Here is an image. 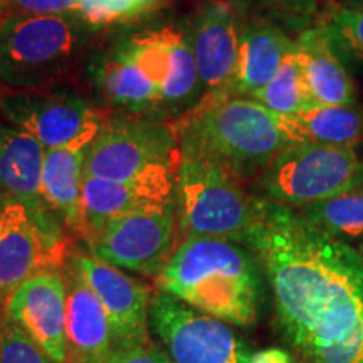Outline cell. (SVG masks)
<instances>
[{"label":"cell","instance_id":"1","mask_svg":"<svg viewBox=\"0 0 363 363\" xmlns=\"http://www.w3.org/2000/svg\"><path fill=\"white\" fill-rule=\"evenodd\" d=\"M247 247L259 257L276 320L303 363H363V259L296 208L257 197Z\"/></svg>","mask_w":363,"mask_h":363},{"label":"cell","instance_id":"2","mask_svg":"<svg viewBox=\"0 0 363 363\" xmlns=\"http://www.w3.org/2000/svg\"><path fill=\"white\" fill-rule=\"evenodd\" d=\"M264 276L259 257L242 244L189 238L158 276V288L227 325L252 326L261 315Z\"/></svg>","mask_w":363,"mask_h":363},{"label":"cell","instance_id":"3","mask_svg":"<svg viewBox=\"0 0 363 363\" xmlns=\"http://www.w3.org/2000/svg\"><path fill=\"white\" fill-rule=\"evenodd\" d=\"M184 155L217 163L238 179L259 177L293 145L278 115L246 96L201 101L175 125Z\"/></svg>","mask_w":363,"mask_h":363},{"label":"cell","instance_id":"4","mask_svg":"<svg viewBox=\"0 0 363 363\" xmlns=\"http://www.w3.org/2000/svg\"><path fill=\"white\" fill-rule=\"evenodd\" d=\"M175 211L180 238L233 240L247 247L257 224V197L207 158L184 155L177 172Z\"/></svg>","mask_w":363,"mask_h":363},{"label":"cell","instance_id":"5","mask_svg":"<svg viewBox=\"0 0 363 363\" xmlns=\"http://www.w3.org/2000/svg\"><path fill=\"white\" fill-rule=\"evenodd\" d=\"M89 27L76 16L12 13L0 27V84L33 91L65 72Z\"/></svg>","mask_w":363,"mask_h":363},{"label":"cell","instance_id":"6","mask_svg":"<svg viewBox=\"0 0 363 363\" xmlns=\"http://www.w3.org/2000/svg\"><path fill=\"white\" fill-rule=\"evenodd\" d=\"M363 184L357 148L293 143L256 179L259 199L291 208L325 202Z\"/></svg>","mask_w":363,"mask_h":363},{"label":"cell","instance_id":"7","mask_svg":"<svg viewBox=\"0 0 363 363\" xmlns=\"http://www.w3.org/2000/svg\"><path fill=\"white\" fill-rule=\"evenodd\" d=\"M180 162L175 125L111 120L84 150V175L113 182L177 180Z\"/></svg>","mask_w":363,"mask_h":363},{"label":"cell","instance_id":"8","mask_svg":"<svg viewBox=\"0 0 363 363\" xmlns=\"http://www.w3.org/2000/svg\"><path fill=\"white\" fill-rule=\"evenodd\" d=\"M150 333L174 363H249L252 353L224 321L163 291L153 294Z\"/></svg>","mask_w":363,"mask_h":363},{"label":"cell","instance_id":"9","mask_svg":"<svg viewBox=\"0 0 363 363\" xmlns=\"http://www.w3.org/2000/svg\"><path fill=\"white\" fill-rule=\"evenodd\" d=\"M175 202L118 217L89 239L91 256L118 269L160 276L180 242Z\"/></svg>","mask_w":363,"mask_h":363},{"label":"cell","instance_id":"10","mask_svg":"<svg viewBox=\"0 0 363 363\" xmlns=\"http://www.w3.org/2000/svg\"><path fill=\"white\" fill-rule=\"evenodd\" d=\"M0 118L45 150H86L104 125L94 108L71 93L12 91L0 98Z\"/></svg>","mask_w":363,"mask_h":363},{"label":"cell","instance_id":"11","mask_svg":"<svg viewBox=\"0 0 363 363\" xmlns=\"http://www.w3.org/2000/svg\"><path fill=\"white\" fill-rule=\"evenodd\" d=\"M86 284L93 289L106 311L116 350L152 343L150 308L153 293L123 271L98 261L91 254H71Z\"/></svg>","mask_w":363,"mask_h":363},{"label":"cell","instance_id":"12","mask_svg":"<svg viewBox=\"0 0 363 363\" xmlns=\"http://www.w3.org/2000/svg\"><path fill=\"white\" fill-rule=\"evenodd\" d=\"M6 214L0 238V301L33 276L67 261L65 240L54 235L45 217H34L19 202H7Z\"/></svg>","mask_w":363,"mask_h":363},{"label":"cell","instance_id":"13","mask_svg":"<svg viewBox=\"0 0 363 363\" xmlns=\"http://www.w3.org/2000/svg\"><path fill=\"white\" fill-rule=\"evenodd\" d=\"M162 91L163 104L194 110L202 99V86L190 35L174 27L150 30L121 45Z\"/></svg>","mask_w":363,"mask_h":363},{"label":"cell","instance_id":"14","mask_svg":"<svg viewBox=\"0 0 363 363\" xmlns=\"http://www.w3.org/2000/svg\"><path fill=\"white\" fill-rule=\"evenodd\" d=\"M244 21L230 0H212L202 7L190 33L202 86L201 101L227 98L238 66Z\"/></svg>","mask_w":363,"mask_h":363},{"label":"cell","instance_id":"15","mask_svg":"<svg viewBox=\"0 0 363 363\" xmlns=\"http://www.w3.org/2000/svg\"><path fill=\"white\" fill-rule=\"evenodd\" d=\"M67 289L62 271L33 276L4 301V315L57 362L66 363Z\"/></svg>","mask_w":363,"mask_h":363},{"label":"cell","instance_id":"16","mask_svg":"<svg viewBox=\"0 0 363 363\" xmlns=\"http://www.w3.org/2000/svg\"><path fill=\"white\" fill-rule=\"evenodd\" d=\"M67 289L66 363H110L116 352L106 311L71 256L62 266Z\"/></svg>","mask_w":363,"mask_h":363},{"label":"cell","instance_id":"17","mask_svg":"<svg viewBox=\"0 0 363 363\" xmlns=\"http://www.w3.org/2000/svg\"><path fill=\"white\" fill-rule=\"evenodd\" d=\"M177 180L113 182L84 175L83 203L88 240L111 220L133 212L155 211L175 202Z\"/></svg>","mask_w":363,"mask_h":363},{"label":"cell","instance_id":"18","mask_svg":"<svg viewBox=\"0 0 363 363\" xmlns=\"http://www.w3.org/2000/svg\"><path fill=\"white\" fill-rule=\"evenodd\" d=\"M294 52L316 106L358 104V91L352 71L333 49L321 22L298 34L294 39Z\"/></svg>","mask_w":363,"mask_h":363},{"label":"cell","instance_id":"19","mask_svg":"<svg viewBox=\"0 0 363 363\" xmlns=\"http://www.w3.org/2000/svg\"><path fill=\"white\" fill-rule=\"evenodd\" d=\"M293 45L294 39L276 22L264 17L244 21L238 66L227 96L252 98L274 78Z\"/></svg>","mask_w":363,"mask_h":363},{"label":"cell","instance_id":"20","mask_svg":"<svg viewBox=\"0 0 363 363\" xmlns=\"http://www.w3.org/2000/svg\"><path fill=\"white\" fill-rule=\"evenodd\" d=\"M45 148L24 131L0 121V197L19 202L30 214H44L40 192Z\"/></svg>","mask_w":363,"mask_h":363},{"label":"cell","instance_id":"21","mask_svg":"<svg viewBox=\"0 0 363 363\" xmlns=\"http://www.w3.org/2000/svg\"><path fill=\"white\" fill-rule=\"evenodd\" d=\"M84 150H45L40 192L45 206L56 211L66 225L88 240V225L83 203Z\"/></svg>","mask_w":363,"mask_h":363},{"label":"cell","instance_id":"22","mask_svg":"<svg viewBox=\"0 0 363 363\" xmlns=\"http://www.w3.org/2000/svg\"><path fill=\"white\" fill-rule=\"evenodd\" d=\"M281 130L291 143H318L357 148L363 143V104L316 106L291 116H279Z\"/></svg>","mask_w":363,"mask_h":363},{"label":"cell","instance_id":"23","mask_svg":"<svg viewBox=\"0 0 363 363\" xmlns=\"http://www.w3.org/2000/svg\"><path fill=\"white\" fill-rule=\"evenodd\" d=\"M99 91L108 101L135 113H145L163 104L162 91L123 48L99 62Z\"/></svg>","mask_w":363,"mask_h":363},{"label":"cell","instance_id":"24","mask_svg":"<svg viewBox=\"0 0 363 363\" xmlns=\"http://www.w3.org/2000/svg\"><path fill=\"white\" fill-rule=\"evenodd\" d=\"M311 224L343 242L363 244V184L330 199L296 208Z\"/></svg>","mask_w":363,"mask_h":363},{"label":"cell","instance_id":"25","mask_svg":"<svg viewBox=\"0 0 363 363\" xmlns=\"http://www.w3.org/2000/svg\"><path fill=\"white\" fill-rule=\"evenodd\" d=\"M252 99L279 116H291L298 113L313 110L316 103L308 91L303 78L301 66L293 49L286 54L283 65L276 76L261 91L254 94Z\"/></svg>","mask_w":363,"mask_h":363},{"label":"cell","instance_id":"26","mask_svg":"<svg viewBox=\"0 0 363 363\" xmlns=\"http://www.w3.org/2000/svg\"><path fill=\"white\" fill-rule=\"evenodd\" d=\"M335 51L348 69L363 72V0L333 9L321 22Z\"/></svg>","mask_w":363,"mask_h":363},{"label":"cell","instance_id":"27","mask_svg":"<svg viewBox=\"0 0 363 363\" xmlns=\"http://www.w3.org/2000/svg\"><path fill=\"white\" fill-rule=\"evenodd\" d=\"M239 9H256L281 27H291L301 33L313 26L320 16L325 0H230Z\"/></svg>","mask_w":363,"mask_h":363},{"label":"cell","instance_id":"28","mask_svg":"<svg viewBox=\"0 0 363 363\" xmlns=\"http://www.w3.org/2000/svg\"><path fill=\"white\" fill-rule=\"evenodd\" d=\"M0 363H61L11 318L0 316Z\"/></svg>","mask_w":363,"mask_h":363},{"label":"cell","instance_id":"29","mask_svg":"<svg viewBox=\"0 0 363 363\" xmlns=\"http://www.w3.org/2000/svg\"><path fill=\"white\" fill-rule=\"evenodd\" d=\"M147 0H79L76 17L89 29L128 21L147 11Z\"/></svg>","mask_w":363,"mask_h":363},{"label":"cell","instance_id":"30","mask_svg":"<svg viewBox=\"0 0 363 363\" xmlns=\"http://www.w3.org/2000/svg\"><path fill=\"white\" fill-rule=\"evenodd\" d=\"M12 13L29 16H76L79 0H4Z\"/></svg>","mask_w":363,"mask_h":363},{"label":"cell","instance_id":"31","mask_svg":"<svg viewBox=\"0 0 363 363\" xmlns=\"http://www.w3.org/2000/svg\"><path fill=\"white\" fill-rule=\"evenodd\" d=\"M110 363H174L155 343L135 348H123L113 353Z\"/></svg>","mask_w":363,"mask_h":363},{"label":"cell","instance_id":"32","mask_svg":"<svg viewBox=\"0 0 363 363\" xmlns=\"http://www.w3.org/2000/svg\"><path fill=\"white\" fill-rule=\"evenodd\" d=\"M249 363H296L291 353L283 348H262L251 353Z\"/></svg>","mask_w":363,"mask_h":363},{"label":"cell","instance_id":"33","mask_svg":"<svg viewBox=\"0 0 363 363\" xmlns=\"http://www.w3.org/2000/svg\"><path fill=\"white\" fill-rule=\"evenodd\" d=\"M11 16H12L11 9L7 7V4L4 2V0H0V27H2L4 22H6Z\"/></svg>","mask_w":363,"mask_h":363},{"label":"cell","instance_id":"34","mask_svg":"<svg viewBox=\"0 0 363 363\" xmlns=\"http://www.w3.org/2000/svg\"><path fill=\"white\" fill-rule=\"evenodd\" d=\"M6 220H7V214H6V206H4L2 211H0V238H2L4 229H6Z\"/></svg>","mask_w":363,"mask_h":363},{"label":"cell","instance_id":"35","mask_svg":"<svg viewBox=\"0 0 363 363\" xmlns=\"http://www.w3.org/2000/svg\"><path fill=\"white\" fill-rule=\"evenodd\" d=\"M357 152H358V155L363 158V143L360 145V147H357Z\"/></svg>","mask_w":363,"mask_h":363},{"label":"cell","instance_id":"36","mask_svg":"<svg viewBox=\"0 0 363 363\" xmlns=\"http://www.w3.org/2000/svg\"><path fill=\"white\" fill-rule=\"evenodd\" d=\"M357 251L360 252V256H362V259H363V244H360V246H357Z\"/></svg>","mask_w":363,"mask_h":363},{"label":"cell","instance_id":"37","mask_svg":"<svg viewBox=\"0 0 363 363\" xmlns=\"http://www.w3.org/2000/svg\"><path fill=\"white\" fill-rule=\"evenodd\" d=\"M6 203H7V201H4V199H2V197H0V211H2V207H4V206H6Z\"/></svg>","mask_w":363,"mask_h":363},{"label":"cell","instance_id":"38","mask_svg":"<svg viewBox=\"0 0 363 363\" xmlns=\"http://www.w3.org/2000/svg\"><path fill=\"white\" fill-rule=\"evenodd\" d=\"M147 2L150 4V6H152V4H153V2H155V0H147Z\"/></svg>","mask_w":363,"mask_h":363}]
</instances>
